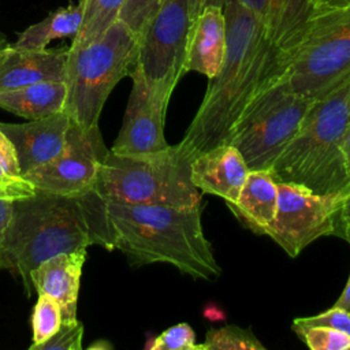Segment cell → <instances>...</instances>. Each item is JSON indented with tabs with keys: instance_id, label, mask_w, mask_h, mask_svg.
I'll return each instance as SVG.
<instances>
[{
	"instance_id": "cell-1",
	"label": "cell",
	"mask_w": 350,
	"mask_h": 350,
	"mask_svg": "<svg viewBox=\"0 0 350 350\" xmlns=\"http://www.w3.org/2000/svg\"><path fill=\"white\" fill-rule=\"evenodd\" d=\"M226 52L217 75L209 79L200 108L176 144L191 160L228 144L234 124L249 101L284 75L282 52L269 41L260 22L237 0L224 4Z\"/></svg>"
},
{
	"instance_id": "cell-2",
	"label": "cell",
	"mask_w": 350,
	"mask_h": 350,
	"mask_svg": "<svg viewBox=\"0 0 350 350\" xmlns=\"http://www.w3.org/2000/svg\"><path fill=\"white\" fill-rule=\"evenodd\" d=\"M90 245L113 250L105 200L96 190L70 197L36 189L33 196L12 200L11 220L0 246V269L18 273L30 297V273L38 264Z\"/></svg>"
},
{
	"instance_id": "cell-3",
	"label": "cell",
	"mask_w": 350,
	"mask_h": 350,
	"mask_svg": "<svg viewBox=\"0 0 350 350\" xmlns=\"http://www.w3.org/2000/svg\"><path fill=\"white\" fill-rule=\"evenodd\" d=\"M113 249L133 265L164 262L194 279L221 273L201 223V205L170 206L105 201Z\"/></svg>"
},
{
	"instance_id": "cell-4",
	"label": "cell",
	"mask_w": 350,
	"mask_h": 350,
	"mask_svg": "<svg viewBox=\"0 0 350 350\" xmlns=\"http://www.w3.org/2000/svg\"><path fill=\"white\" fill-rule=\"evenodd\" d=\"M350 133V74L313 101L298 133L269 168L276 182L301 185L317 194L350 186L346 144Z\"/></svg>"
},
{
	"instance_id": "cell-5",
	"label": "cell",
	"mask_w": 350,
	"mask_h": 350,
	"mask_svg": "<svg viewBox=\"0 0 350 350\" xmlns=\"http://www.w3.org/2000/svg\"><path fill=\"white\" fill-rule=\"evenodd\" d=\"M190 161L178 145L141 156L108 150L94 190L103 200L120 204L201 205V191L190 178Z\"/></svg>"
},
{
	"instance_id": "cell-6",
	"label": "cell",
	"mask_w": 350,
	"mask_h": 350,
	"mask_svg": "<svg viewBox=\"0 0 350 350\" xmlns=\"http://www.w3.org/2000/svg\"><path fill=\"white\" fill-rule=\"evenodd\" d=\"M137 55L138 37L120 19L92 42L68 48L63 109L68 118L82 127L98 126L109 93L131 74Z\"/></svg>"
},
{
	"instance_id": "cell-7",
	"label": "cell",
	"mask_w": 350,
	"mask_h": 350,
	"mask_svg": "<svg viewBox=\"0 0 350 350\" xmlns=\"http://www.w3.org/2000/svg\"><path fill=\"white\" fill-rule=\"evenodd\" d=\"M313 101L295 93L282 77L249 101L228 144L239 150L249 170H269L298 133Z\"/></svg>"
},
{
	"instance_id": "cell-8",
	"label": "cell",
	"mask_w": 350,
	"mask_h": 350,
	"mask_svg": "<svg viewBox=\"0 0 350 350\" xmlns=\"http://www.w3.org/2000/svg\"><path fill=\"white\" fill-rule=\"evenodd\" d=\"M350 74V5L316 14L290 52L284 78L310 100L332 90Z\"/></svg>"
},
{
	"instance_id": "cell-9",
	"label": "cell",
	"mask_w": 350,
	"mask_h": 350,
	"mask_svg": "<svg viewBox=\"0 0 350 350\" xmlns=\"http://www.w3.org/2000/svg\"><path fill=\"white\" fill-rule=\"evenodd\" d=\"M191 22L187 0H163L138 38L133 70L142 77L150 96L164 108L185 74Z\"/></svg>"
},
{
	"instance_id": "cell-10",
	"label": "cell",
	"mask_w": 350,
	"mask_h": 350,
	"mask_svg": "<svg viewBox=\"0 0 350 350\" xmlns=\"http://www.w3.org/2000/svg\"><path fill=\"white\" fill-rule=\"evenodd\" d=\"M347 189L317 194L301 185L278 182L276 215L265 235L290 257L321 237L339 235V213Z\"/></svg>"
},
{
	"instance_id": "cell-11",
	"label": "cell",
	"mask_w": 350,
	"mask_h": 350,
	"mask_svg": "<svg viewBox=\"0 0 350 350\" xmlns=\"http://www.w3.org/2000/svg\"><path fill=\"white\" fill-rule=\"evenodd\" d=\"M108 150L98 126L82 127L70 119L63 152L25 174V178L37 190L79 197L94 190Z\"/></svg>"
},
{
	"instance_id": "cell-12",
	"label": "cell",
	"mask_w": 350,
	"mask_h": 350,
	"mask_svg": "<svg viewBox=\"0 0 350 350\" xmlns=\"http://www.w3.org/2000/svg\"><path fill=\"white\" fill-rule=\"evenodd\" d=\"M133 89L126 107L123 124L109 149L116 154L141 156L163 150L168 146L164 137L167 108L149 93L142 77L133 70Z\"/></svg>"
},
{
	"instance_id": "cell-13",
	"label": "cell",
	"mask_w": 350,
	"mask_h": 350,
	"mask_svg": "<svg viewBox=\"0 0 350 350\" xmlns=\"http://www.w3.org/2000/svg\"><path fill=\"white\" fill-rule=\"evenodd\" d=\"M70 118L64 111L26 123L0 122V130L12 142L22 175L57 157L67 141Z\"/></svg>"
},
{
	"instance_id": "cell-14",
	"label": "cell",
	"mask_w": 350,
	"mask_h": 350,
	"mask_svg": "<svg viewBox=\"0 0 350 350\" xmlns=\"http://www.w3.org/2000/svg\"><path fill=\"white\" fill-rule=\"evenodd\" d=\"M249 168L231 144H221L205 150L190 161L193 185L205 194H213L234 204L239 196Z\"/></svg>"
},
{
	"instance_id": "cell-15",
	"label": "cell",
	"mask_w": 350,
	"mask_h": 350,
	"mask_svg": "<svg viewBox=\"0 0 350 350\" xmlns=\"http://www.w3.org/2000/svg\"><path fill=\"white\" fill-rule=\"evenodd\" d=\"M88 249L55 254L38 264L30 273L31 286L37 293L52 297L62 309L63 323L77 321V305L82 268Z\"/></svg>"
},
{
	"instance_id": "cell-16",
	"label": "cell",
	"mask_w": 350,
	"mask_h": 350,
	"mask_svg": "<svg viewBox=\"0 0 350 350\" xmlns=\"http://www.w3.org/2000/svg\"><path fill=\"white\" fill-rule=\"evenodd\" d=\"M253 14L284 63L313 16L310 0H237Z\"/></svg>"
},
{
	"instance_id": "cell-17",
	"label": "cell",
	"mask_w": 350,
	"mask_h": 350,
	"mask_svg": "<svg viewBox=\"0 0 350 350\" xmlns=\"http://www.w3.org/2000/svg\"><path fill=\"white\" fill-rule=\"evenodd\" d=\"M68 48L23 49L8 45L0 52V92L44 81H64Z\"/></svg>"
},
{
	"instance_id": "cell-18",
	"label": "cell",
	"mask_w": 350,
	"mask_h": 350,
	"mask_svg": "<svg viewBox=\"0 0 350 350\" xmlns=\"http://www.w3.org/2000/svg\"><path fill=\"white\" fill-rule=\"evenodd\" d=\"M226 29L224 8L206 4L190 26L185 74L196 71L208 79L217 75L226 52Z\"/></svg>"
},
{
	"instance_id": "cell-19",
	"label": "cell",
	"mask_w": 350,
	"mask_h": 350,
	"mask_svg": "<svg viewBox=\"0 0 350 350\" xmlns=\"http://www.w3.org/2000/svg\"><path fill=\"white\" fill-rule=\"evenodd\" d=\"M227 206L243 227L265 235L278 206V182L271 171L249 170L237 201Z\"/></svg>"
},
{
	"instance_id": "cell-20",
	"label": "cell",
	"mask_w": 350,
	"mask_h": 350,
	"mask_svg": "<svg viewBox=\"0 0 350 350\" xmlns=\"http://www.w3.org/2000/svg\"><path fill=\"white\" fill-rule=\"evenodd\" d=\"M66 94L64 81H44L0 92V108L27 120H34L63 111Z\"/></svg>"
},
{
	"instance_id": "cell-21",
	"label": "cell",
	"mask_w": 350,
	"mask_h": 350,
	"mask_svg": "<svg viewBox=\"0 0 350 350\" xmlns=\"http://www.w3.org/2000/svg\"><path fill=\"white\" fill-rule=\"evenodd\" d=\"M83 11L85 0L59 7L42 21L23 30L12 45L23 49H46L48 44L53 40L72 38L82 25Z\"/></svg>"
},
{
	"instance_id": "cell-22",
	"label": "cell",
	"mask_w": 350,
	"mask_h": 350,
	"mask_svg": "<svg viewBox=\"0 0 350 350\" xmlns=\"http://www.w3.org/2000/svg\"><path fill=\"white\" fill-rule=\"evenodd\" d=\"M126 0H85L83 21L78 33L72 37L71 49L81 48L98 38L115 21Z\"/></svg>"
},
{
	"instance_id": "cell-23",
	"label": "cell",
	"mask_w": 350,
	"mask_h": 350,
	"mask_svg": "<svg viewBox=\"0 0 350 350\" xmlns=\"http://www.w3.org/2000/svg\"><path fill=\"white\" fill-rule=\"evenodd\" d=\"M0 191L10 198L33 196L36 187L22 175L16 150L10 138L0 130Z\"/></svg>"
},
{
	"instance_id": "cell-24",
	"label": "cell",
	"mask_w": 350,
	"mask_h": 350,
	"mask_svg": "<svg viewBox=\"0 0 350 350\" xmlns=\"http://www.w3.org/2000/svg\"><path fill=\"white\" fill-rule=\"evenodd\" d=\"M60 305L49 295L38 293L37 302L31 313V345L30 350H36L40 345L53 336L62 327Z\"/></svg>"
},
{
	"instance_id": "cell-25",
	"label": "cell",
	"mask_w": 350,
	"mask_h": 350,
	"mask_svg": "<svg viewBox=\"0 0 350 350\" xmlns=\"http://www.w3.org/2000/svg\"><path fill=\"white\" fill-rule=\"evenodd\" d=\"M264 345L250 329L238 325H224L206 332L205 342L198 350H264Z\"/></svg>"
},
{
	"instance_id": "cell-26",
	"label": "cell",
	"mask_w": 350,
	"mask_h": 350,
	"mask_svg": "<svg viewBox=\"0 0 350 350\" xmlns=\"http://www.w3.org/2000/svg\"><path fill=\"white\" fill-rule=\"evenodd\" d=\"M293 331L312 350H349L350 335L323 325H293Z\"/></svg>"
},
{
	"instance_id": "cell-27",
	"label": "cell",
	"mask_w": 350,
	"mask_h": 350,
	"mask_svg": "<svg viewBox=\"0 0 350 350\" xmlns=\"http://www.w3.org/2000/svg\"><path fill=\"white\" fill-rule=\"evenodd\" d=\"M146 347L150 350H198L196 332L187 323L171 325L153 338Z\"/></svg>"
},
{
	"instance_id": "cell-28",
	"label": "cell",
	"mask_w": 350,
	"mask_h": 350,
	"mask_svg": "<svg viewBox=\"0 0 350 350\" xmlns=\"http://www.w3.org/2000/svg\"><path fill=\"white\" fill-rule=\"evenodd\" d=\"M163 0H126L119 19L139 38L149 19L161 5Z\"/></svg>"
},
{
	"instance_id": "cell-29",
	"label": "cell",
	"mask_w": 350,
	"mask_h": 350,
	"mask_svg": "<svg viewBox=\"0 0 350 350\" xmlns=\"http://www.w3.org/2000/svg\"><path fill=\"white\" fill-rule=\"evenodd\" d=\"M83 338V325L79 320L63 323L60 329L36 350H81Z\"/></svg>"
},
{
	"instance_id": "cell-30",
	"label": "cell",
	"mask_w": 350,
	"mask_h": 350,
	"mask_svg": "<svg viewBox=\"0 0 350 350\" xmlns=\"http://www.w3.org/2000/svg\"><path fill=\"white\" fill-rule=\"evenodd\" d=\"M293 325H323L340 329L350 335V310L332 306L328 310L321 312L319 314L297 317L293 321Z\"/></svg>"
},
{
	"instance_id": "cell-31",
	"label": "cell",
	"mask_w": 350,
	"mask_h": 350,
	"mask_svg": "<svg viewBox=\"0 0 350 350\" xmlns=\"http://www.w3.org/2000/svg\"><path fill=\"white\" fill-rule=\"evenodd\" d=\"M350 243V187L347 189L345 201L339 213V235Z\"/></svg>"
},
{
	"instance_id": "cell-32",
	"label": "cell",
	"mask_w": 350,
	"mask_h": 350,
	"mask_svg": "<svg viewBox=\"0 0 350 350\" xmlns=\"http://www.w3.org/2000/svg\"><path fill=\"white\" fill-rule=\"evenodd\" d=\"M12 200L10 197H0V246L4 239L8 223L12 215Z\"/></svg>"
},
{
	"instance_id": "cell-33",
	"label": "cell",
	"mask_w": 350,
	"mask_h": 350,
	"mask_svg": "<svg viewBox=\"0 0 350 350\" xmlns=\"http://www.w3.org/2000/svg\"><path fill=\"white\" fill-rule=\"evenodd\" d=\"M313 15L350 5V0H310Z\"/></svg>"
},
{
	"instance_id": "cell-34",
	"label": "cell",
	"mask_w": 350,
	"mask_h": 350,
	"mask_svg": "<svg viewBox=\"0 0 350 350\" xmlns=\"http://www.w3.org/2000/svg\"><path fill=\"white\" fill-rule=\"evenodd\" d=\"M334 306H338V308H343V309H347L350 310V276H349V280L340 294V297L336 299V302L334 304Z\"/></svg>"
},
{
	"instance_id": "cell-35",
	"label": "cell",
	"mask_w": 350,
	"mask_h": 350,
	"mask_svg": "<svg viewBox=\"0 0 350 350\" xmlns=\"http://www.w3.org/2000/svg\"><path fill=\"white\" fill-rule=\"evenodd\" d=\"M187 1H189V11H190L191 19H194L208 3V0H187Z\"/></svg>"
},
{
	"instance_id": "cell-36",
	"label": "cell",
	"mask_w": 350,
	"mask_h": 350,
	"mask_svg": "<svg viewBox=\"0 0 350 350\" xmlns=\"http://www.w3.org/2000/svg\"><path fill=\"white\" fill-rule=\"evenodd\" d=\"M10 44H8V41H7V38H5V36L0 31V52L4 49V48H7Z\"/></svg>"
},
{
	"instance_id": "cell-37",
	"label": "cell",
	"mask_w": 350,
	"mask_h": 350,
	"mask_svg": "<svg viewBox=\"0 0 350 350\" xmlns=\"http://www.w3.org/2000/svg\"><path fill=\"white\" fill-rule=\"evenodd\" d=\"M346 154H347V164H349V170H350V133H349V138H347V144H346Z\"/></svg>"
},
{
	"instance_id": "cell-38",
	"label": "cell",
	"mask_w": 350,
	"mask_h": 350,
	"mask_svg": "<svg viewBox=\"0 0 350 350\" xmlns=\"http://www.w3.org/2000/svg\"><path fill=\"white\" fill-rule=\"evenodd\" d=\"M228 0H208V3L206 4H216V5H221V7H224V4L227 3Z\"/></svg>"
},
{
	"instance_id": "cell-39",
	"label": "cell",
	"mask_w": 350,
	"mask_h": 350,
	"mask_svg": "<svg viewBox=\"0 0 350 350\" xmlns=\"http://www.w3.org/2000/svg\"><path fill=\"white\" fill-rule=\"evenodd\" d=\"M0 197H7V196H5L4 193H1V191H0Z\"/></svg>"
}]
</instances>
